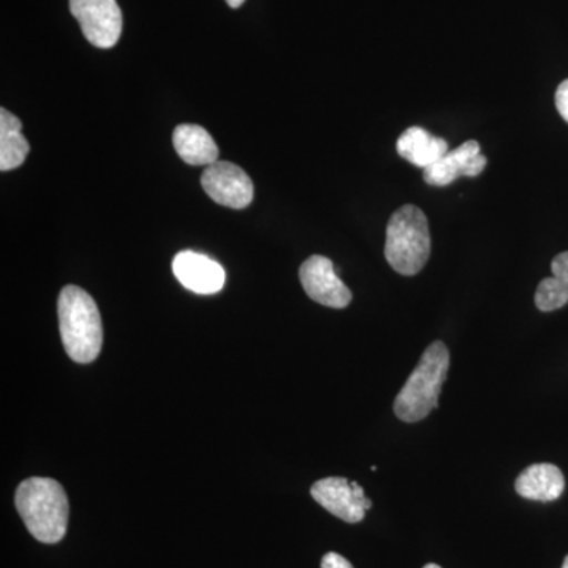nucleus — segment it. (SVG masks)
I'll list each match as a JSON object with an SVG mask.
<instances>
[{"label": "nucleus", "instance_id": "f257e3e1", "mask_svg": "<svg viewBox=\"0 0 568 568\" xmlns=\"http://www.w3.org/2000/svg\"><path fill=\"white\" fill-rule=\"evenodd\" d=\"M14 506L26 528L41 544H58L65 537L70 517L69 497L58 480L28 478L17 489Z\"/></svg>", "mask_w": 568, "mask_h": 568}, {"label": "nucleus", "instance_id": "f03ea898", "mask_svg": "<svg viewBox=\"0 0 568 568\" xmlns=\"http://www.w3.org/2000/svg\"><path fill=\"white\" fill-rule=\"evenodd\" d=\"M63 347L71 361L91 364L103 346V324L95 301L81 287H63L58 302Z\"/></svg>", "mask_w": 568, "mask_h": 568}, {"label": "nucleus", "instance_id": "7ed1b4c3", "mask_svg": "<svg viewBox=\"0 0 568 568\" xmlns=\"http://www.w3.org/2000/svg\"><path fill=\"white\" fill-rule=\"evenodd\" d=\"M448 368H450V354L443 342H435L426 347L413 375L395 398L396 417L407 424L428 417L429 413L437 407Z\"/></svg>", "mask_w": 568, "mask_h": 568}, {"label": "nucleus", "instance_id": "20e7f679", "mask_svg": "<svg viewBox=\"0 0 568 568\" xmlns=\"http://www.w3.org/2000/svg\"><path fill=\"white\" fill-rule=\"evenodd\" d=\"M432 235L428 220L416 205H403L392 215L386 231V260L399 275H417L428 263Z\"/></svg>", "mask_w": 568, "mask_h": 568}, {"label": "nucleus", "instance_id": "39448f33", "mask_svg": "<svg viewBox=\"0 0 568 568\" xmlns=\"http://www.w3.org/2000/svg\"><path fill=\"white\" fill-rule=\"evenodd\" d=\"M70 11L93 47L110 50L122 33V11L115 0H70Z\"/></svg>", "mask_w": 568, "mask_h": 568}, {"label": "nucleus", "instance_id": "423d86ee", "mask_svg": "<svg viewBox=\"0 0 568 568\" xmlns=\"http://www.w3.org/2000/svg\"><path fill=\"white\" fill-rule=\"evenodd\" d=\"M313 499L346 523H361L373 504L357 481L343 477L321 478L312 487Z\"/></svg>", "mask_w": 568, "mask_h": 568}, {"label": "nucleus", "instance_id": "0eeeda50", "mask_svg": "<svg viewBox=\"0 0 568 568\" xmlns=\"http://www.w3.org/2000/svg\"><path fill=\"white\" fill-rule=\"evenodd\" d=\"M201 185L204 192L224 207H248L254 196L252 179L237 164L230 162H216L205 168Z\"/></svg>", "mask_w": 568, "mask_h": 568}, {"label": "nucleus", "instance_id": "6e6552de", "mask_svg": "<svg viewBox=\"0 0 568 568\" xmlns=\"http://www.w3.org/2000/svg\"><path fill=\"white\" fill-rule=\"evenodd\" d=\"M298 276L306 295L316 304L339 310L346 308L353 301L349 287L336 275L334 263L328 257L320 254L308 257L302 264Z\"/></svg>", "mask_w": 568, "mask_h": 568}, {"label": "nucleus", "instance_id": "1a4fd4ad", "mask_svg": "<svg viewBox=\"0 0 568 568\" xmlns=\"http://www.w3.org/2000/svg\"><path fill=\"white\" fill-rule=\"evenodd\" d=\"M487 156L481 155L477 141H466L465 144L448 151L443 159L424 170V181L432 186H447L463 178H477L487 168Z\"/></svg>", "mask_w": 568, "mask_h": 568}, {"label": "nucleus", "instance_id": "9d476101", "mask_svg": "<svg viewBox=\"0 0 568 568\" xmlns=\"http://www.w3.org/2000/svg\"><path fill=\"white\" fill-rule=\"evenodd\" d=\"M173 271L182 286L196 294L220 293L226 280L222 265L196 252L179 253L174 257Z\"/></svg>", "mask_w": 568, "mask_h": 568}, {"label": "nucleus", "instance_id": "9b49d317", "mask_svg": "<svg viewBox=\"0 0 568 568\" xmlns=\"http://www.w3.org/2000/svg\"><path fill=\"white\" fill-rule=\"evenodd\" d=\"M515 489L525 499L552 503L562 496L566 478L558 466L540 463L526 467L515 481Z\"/></svg>", "mask_w": 568, "mask_h": 568}, {"label": "nucleus", "instance_id": "f8f14e48", "mask_svg": "<svg viewBox=\"0 0 568 568\" xmlns=\"http://www.w3.org/2000/svg\"><path fill=\"white\" fill-rule=\"evenodd\" d=\"M173 142L179 156L192 166H211L219 162V145L203 126L182 123L174 130Z\"/></svg>", "mask_w": 568, "mask_h": 568}, {"label": "nucleus", "instance_id": "ddd939ff", "mask_svg": "<svg viewBox=\"0 0 568 568\" xmlns=\"http://www.w3.org/2000/svg\"><path fill=\"white\" fill-rule=\"evenodd\" d=\"M396 152L406 162L426 170L446 155L448 144L446 140L433 136L422 126H410L396 141Z\"/></svg>", "mask_w": 568, "mask_h": 568}, {"label": "nucleus", "instance_id": "4468645a", "mask_svg": "<svg viewBox=\"0 0 568 568\" xmlns=\"http://www.w3.org/2000/svg\"><path fill=\"white\" fill-rule=\"evenodd\" d=\"M22 123L6 108L0 110V170H17L28 159L31 145L21 133Z\"/></svg>", "mask_w": 568, "mask_h": 568}, {"label": "nucleus", "instance_id": "2eb2a0df", "mask_svg": "<svg viewBox=\"0 0 568 568\" xmlns=\"http://www.w3.org/2000/svg\"><path fill=\"white\" fill-rule=\"evenodd\" d=\"M568 304V293L556 276L541 280L536 291V306L540 312L549 313Z\"/></svg>", "mask_w": 568, "mask_h": 568}, {"label": "nucleus", "instance_id": "dca6fc26", "mask_svg": "<svg viewBox=\"0 0 568 568\" xmlns=\"http://www.w3.org/2000/svg\"><path fill=\"white\" fill-rule=\"evenodd\" d=\"M551 272L552 276H556L562 283L568 293V252L560 253L552 260Z\"/></svg>", "mask_w": 568, "mask_h": 568}, {"label": "nucleus", "instance_id": "f3484780", "mask_svg": "<svg viewBox=\"0 0 568 568\" xmlns=\"http://www.w3.org/2000/svg\"><path fill=\"white\" fill-rule=\"evenodd\" d=\"M556 108H558L560 118L568 123V80L560 82L556 91Z\"/></svg>", "mask_w": 568, "mask_h": 568}, {"label": "nucleus", "instance_id": "a211bd4d", "mask_svg": "<svg viewBox=\"0 0 568 568\" xmlns=\"http://www.w3.org/2000/svg\"><path fill=\"white\" fill-rule=\"evenodd\" d=\"M321 568H354L349 560L343 558V556L336 555V552H327L324 556Z\"/></svg>", "mask_w": 568, "mask_h": 568}, {"label": "nucleus", "instance_id": "6ab92c4d", "mask_svg": "<svg viewBox=\"0 0 568 568\" xmlns=\"http://www.w3.org/2000/svg\"><path fill=\"white\" fill-rule=\"evenodd\" d=\"M227 6L231 7V9H239V7L242 6V3L245 2V0H226Z\"/></svg>", "mask_w": 568, "mask_h": 568}, {"label": "nucleus", "instance_id": "aec40b11", "mask_svg": "<svg viewBox=\"0 0 568 568\" xmlns=\"http://www.w3.org/2000/svg\"><path fill=\"white\" fill-rule=\"evenodd\" d=\"M424 568H443L437 566V564H428V566H425Z\"/></svg>", "mask_w": 568, "mask_h": 568}, {"label": "nucleus", "instance_id": "412c9836", "mask_svg": "<svg viewBox=\"0 0 568 568\" xmlns=\"http://www.w3.org/2000/svg\"><path fill=\"white\" fill-rule=\"evenodd\" d=\"M562 568H568V556L564 559Z\"/></svg>", "mask_w": 568, "mask_h": 568}]
</instances>
